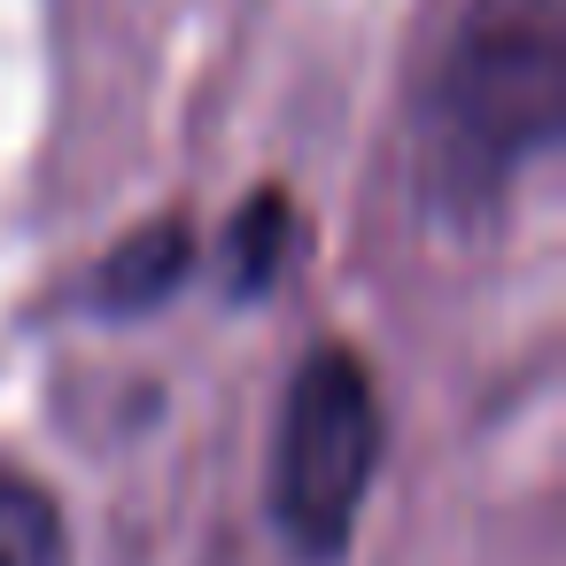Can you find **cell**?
Wrapping results in <instances>:
<instances>
[{"mask_svg": "<svg viewBox=\"0 0 566 566\" xmlns=\"http://www.w3.org/2000/svg\"><path fill=\"white\" fill-rule=\"evenodd\" d=\"M566 117V24L558 0H473L450 32L427 102V187L465 210L496 202Z\"/></svg>", "mask_w": 566, "mask_h": 566, "instance_id": "obj_1", "label": "cell"}, {"mask_svg": "<svg viewBox=\"0 0 566 566\" xmlns=\"http://www.w3.org/2000/svg\"><path fill=\"white\" fill-rule=\"evenodd\" d=\"M373 465H380V403L365 365L349 349H311L287 388L280 458H272V512L303 558L318 566L342 558L357 504L373 489Z\"/></svg>", "mask_w": 566, "mask_h": 566, "instance_id": "obj_2", "label": "cell"}, {"mask_svg": "<svg viewBox=\"0 0 566 566\" xmlns=\"http://www.w3.org/2000/svg\"><path fill=\"white\" fill-rule=\"evenodd\" d=\"M187 264H195V241H187V226L179 218H164V226H148V233H133L109 264H102V311H156L179 280H187Z\"/></svg>", "mask_w": 566, "mask_h": 566, "instance_id": "obj_3", "label": "cell"}, {"mask_svg": "<svg viewBox=\"0 0 566 566\" xmlns=\"http://www.w3.org/2000/svg\"><path fill=\"white\" fill-rule=\"evenodd\" d=\"M0 566H71V535H63L55 496L9 465H0Z\"/></svg>", "mask_w": 566, "mask_h": 566, "instance_id": "obj_4", "label": "cell"}, {"mask_svg": "<svg viewBox=\"0 0 566 566\" xmlns=\"http://www.w3.org/2000/svg\"><path fill=\"white\" fill-rule=\"evenodd\" d=\"M287 256V202L280 195H256L233 226V295H264L272 272Z\"/></svg>", "mask_w": 566, "mask_h": 566, "instance_id": "obj_5", "label": "cell"}]
</instances>
